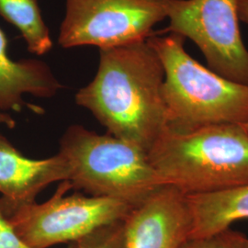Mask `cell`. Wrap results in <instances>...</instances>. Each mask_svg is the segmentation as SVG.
I'll use <instances>...</instances> for the list:
<instances>
[{
	"label": "cell",
	"mask_w": 248,
	"mask_h": 248,
	"mask_svg": "<svg viewBox=\"0 0 248 248\" xmlns=\"http://www.w3.org/2000/svg\"><path fill=\"white\" fill-rule=\"evenodd\" d=\"M164 78L159 57L146 41L100 49L96 77L79 89L76 102L108 133L147 153L167 127Z\"/></svg>",
	"instance_id": "cell-1"
},
{
	"label": "cell",
	"mask_w": 248,
	"mask_h": 248,
	"mask_svg": "<svg viewBox=\"0 0 248 248\" xmlns=\"http://www.w3.org/2000/svg\"><path fill=\"white\" fill-rule=\"evenodd\" d=\"M147 155L164 184L186 196L248 184V133L242 125L217 124L190 132L166 128Z\"/></svg>",
	"instance_id": "cell-2"
},
{
	"label": "cell",
	"mask_w": 248,
	"mask_h": 248,
	"mask_svg": "<svg viewBox=\"0 0 248 248\" xmlns=\"http://www.w3.org/2000/svg\"><path fill=\"white\" fill-rule=\"evenodd\" d=\"M146 42L164 68L166 128L190 132L217 124H248V86L224 78L196 61L186 53L182 36L153 34Z\"/></svg>",
	"instance_id": "cell-3"
},
{
	"label": "cell",
	"mask_w": 248,
	"mask_h": 248,
	"mask_svg": "<svg viewBox=\"0 0 248 248\" xmlns=\"http://www.w3.org/2000/svg\"><path fill=\"white\" fill-rule=\"evenodd\" d=\"M58 153L67 164L72 189L93 197L136 207L165 186L145 151L109 133L72 125L62 134Z\"/></svg>",
	"instance_id": "cell-4"
},
{
	"label": "cell",
	"mask_w": 248,
	"mask_h": 248,
	"mask_svg": "<svg viewBox=\"0 0 248 248\" xmlns=\"http://www.w3.org/2000/svg\"><path fill=\"white\" fill-rule=\"evenodd\" d=\"M71 189L70 182L63 180L43 203L34 201L16 206L0 204L12 228L31 248L78 242L104 226L124 221L134 208L110 198L78 192L65 196Z\"/></svg>",
	"instance_id": "cell-5"
},
{
	"label": "cell",
	"mask_w": 248,
	"mask_h": 248,
	"mask_svg": "<svg viewBox=\"0 0 248 248\" xmlns=\"http://www.w3.org/2000/svg\"><path fill=\"white\" fill-rule=\"evenodd\" d=\"M238 6L239 0H168L169 26L154 34L191 40L212 71L248 86V49L240 31Z\"/></svg>",
	"instance_id": "cell-6"
},
{
	"label": "cell",
	"mask_w": 248,
	"mask_h": 248,
	"mask_svg": "<svg viewBox=\"0 0 248 248\" xmlns=\"http://www.w3.org/2000/svg\"><path fill=\"white\" fill-rule=\"evenodd\" d=\"M168 0H66L58 43L107 49L146 41L167 18Z\"/></svg>",
	"instance_id": "cell-7"
},
{
	"label": "cell",
	"mask_w": 248,
	"mask_h": 248,
	"mask_svg": "<svg viewBox=\"0 0 248 248\" xmlns=\"http://www.w3.org/2000/svg\"><path fill=\"white\" fill-rule=\"evenodd\" d=\"M124 224V248H179L192 230L187 197L162 186L134 207Z\"/></svg>",
	"instance_id": "cell-8"
},
{
	"label": "cell",
	"mask_w": 248,
	"mask_h": 248,
	"mask_svg": "<svg viewBox=\"0 0 248 248\" xmlns=\"http://www.w3.org/2000/svg\"><path fill=\"white\" fill-rule=\"evenodd\" d=\"M68 179V167L58 153L45 159H31L0 134V202L16 206L35 201L54 182Z\"/></svg>",
	"instance_id": "cell-9"
},
{
	"label": "cell",
	"mask_w": 248,
	"mask_h": 248,
	"mask_svg": "<svg viewBox=\"0 0 248 248\" xmlns=\"http://www.w3.org/2000/svg\"><path fill=\"white\" fill-rule=\"evenodd\" d=\"M49 65L36 59L13 61L8 54V41L0 29V109L19 112L26 106L35 113L40 107L28 104L23 95L52 98L62 89Z\"/></svg>",
	"instance_id": "cell-10"
},
{
	"label": "cell",
	"mask_w": 248,
	"mask_h": 248,
	"mask_svg": "<svg viewBox=\"0 0 248 248\" xmlns=\"http://www.w3.org/2000/svg\"><path fill=\"white\" fill-rule=\"evenodd\" d=\"M186 197L192 215L189 238L211 236L248 219V184L221 192Z\"/></svg>",
	"instance_id": "cell-11"
},
{
	"label": "cell",
	"mask_w": 248,
	"mask_h": 248,
	"mask_svg": "<svg viewBox=\"0 0 248 248\" xmlns=\"http://www.w3.org/2000/svg\"><path fill=\"white\" fill-rule=\"evenodd\" d=\"M0 16L21 32L30 53L43 55L53 48L37 0H0Z\"/></svg>",
	"instance_id": "cell-12"
},
{
	"label": "cell",
	"mask_w": 248,
	"mask_h": 248,
	"mask_svg": "<svg viewBox=\"0 0 248 248\" xmlns=\"http://www.w3.org/2000/svg\"><path fill=\"white\" fill-rule=\"evenodd\" d=\"M124 221L111 223L92 232L78 241L77 248H124Z\"/></svg>",
	"instance_id": "cell-13"
},
{
	"label": "cell",
	"mask_w": 248,
	"mask_h": 248,
	"mask_svg": "<svg viewBox=\"0 0 248 248\" xmlns=\"http://www.w3.org/2000/svg\"><path fill=\"white\" fill-rule=\"evenodd\" d=\"M245 234L229 228L207 237L188 238L179 248H241Z\"/></svg>",
	"instance_id": "cell-14"
},
{
	"label": "cell",
	"mask_w": 248,
	"mask_h": 248,
	"mask_svg": "<svg viewBox=\"0 0 248 248\" xmlns=\"http://www.w3.org/2000/svg\"><path fill=\"white\" fill-rule=\"evenodd\" d=\"M0 248H31L20 239V237L12 228L7 217L1 210H0Z\"/></svg>",
	"instance_id": "cell-15"
},
{
	"label": "cell",
	"mask_w": 248,
	"mask_h": 248,
	"mask_svg": "<svg viewBox=\"0 0 248 248\" xmlns=\"http://www.w3.org/2000/svg\"><path fill=\"white\" fill-rule=\"evenodd\" d=\"M238 12L240 21L248 25V0H239Z\"/></svg>",
	"instance_id": "cell-16"
},
{
	"label": "cell",
	"mask_w": 248,
	"mask_h": 248,
	"mask_svg": "<svg viewBox=\"0 0 248 248\" xmlns=\"http://www.w3.org/2000/svg\"><path fill=\"white\" fill-rule=\"evenodd\" d=\"M1 124H4L8 128L11 129L16 126V122L14 121V119L11 116L9 115V113L0 109V125Z\"/></svg>",
	"instance_id": "cell-17"
},
{
	"label": "cell",
	"mask_w": 248,
	"mask_h": 248,
	"mask_svg": "<svg viewBox=\"0 0 248 248\" xmlns=\"http://www.w3.org/2000/svg\"><path fill=\"white\" fill-rule=\"evenodd\" d=\"M248 248V237H247V236H245V238L243 240L242 248Z\"/></svg>",
	"instance_id": "cell-18"
},
{
	"label": "cell",
	"mask_w": 248,
	"mask_h": 248,
	"mask_svg": "<svg viewBox=\"0 0 248 248\" xmlns=\"http://www.w3.org/2000/svg\"><path fill=\"white\" fill-rule=\"evenodd\" d=\"M243 127L245 128V130H246V131L248 133V124H245V125H243Z\"/></svg>",
	"instance_id": "cell-19"
}]
</instances>
